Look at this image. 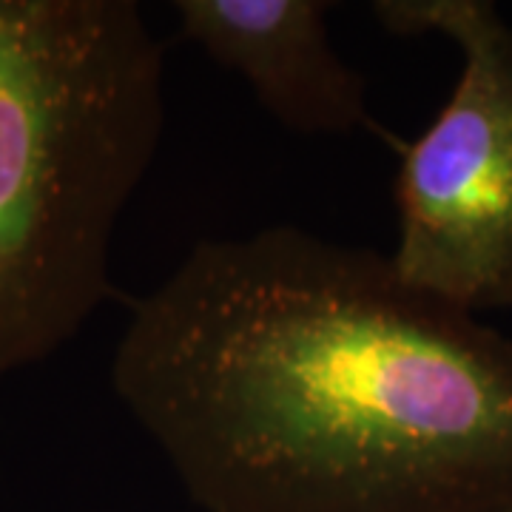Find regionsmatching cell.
<instances>
[{
    "label": "cell",
    "instance_id": "cell-1",
    "mask_svg": "<svg viewBox=\"0 0 512 512\" xmlns=\"http://www.w3.org/2000/svg\"><path fill=\"white\" fill-rule=\"evenodd\" d=\"M111 387L205 512H512V339L370 248L202 239Z\"/></svg>",
    "mask_w": 512,
    "mask_h": 512
},
{
    "label": "cell",
    "instance_id": "cell-2",
    "mask_svg": "<svg viewBox=\"0 0 512 512\" xmlns=\"http://www.w3.org/2000/svg\"><path fill=\"white\" fill-rule=\"evenodd\" d=\"M165 128L134 0H0V387L111 296V248Z\"/></svg>",
    "mask_w": 512,
    "mask_h": 512
},
{
    "label": "cell",
    "instance_id": "cell-3",
    "mask_svg": "<svg viewBox=\"0 0 512 512\" xmlns=\"http://www.w3.org/2000/svg\"><path fill=\"white\" fill-rule=\"evenodd\" d=\"M390 35H444L461 74L396 177V274L458 311L512 305V26L487 0H379Z\"/></svg>",
    "mask_w": 512,
    "mask_h": 512
},
{
    "label": "cell",
    "instance_id": "cell-4",
    "mask_svg": "<svg viewBox=\"0 0 512 512\" xmlns=\"http://www.w3.org/2000/svg\"><path fill=\"white\" fill-rule=\"evenodd\" d=\"M325 0H177L185 40L239 74L296 134L345 137L370 123L365 80L333 49Z\"/></svg>",
    "mask_w": 512,
    "mask_h": 512
}]
</instances>
